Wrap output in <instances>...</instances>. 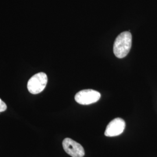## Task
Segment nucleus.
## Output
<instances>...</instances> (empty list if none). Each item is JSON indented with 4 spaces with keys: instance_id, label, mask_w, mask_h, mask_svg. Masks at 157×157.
<instances>
[{
    "instance_id": "20e7f679",
    "label": "nucleus",
    "mask_w": 157,
    "mask_h": 157,
    "mask_svg": "<svg viewBox=\"0 0 157 157\" xmlns=\"http://www.w3.org/2000/svg\"><path fill=\"white\" fill-rule=\"evenodd\" d=\"M65 151L72 157H83L85 155L84 148L78 142L70 138H66L62 141Z\"/></svg>"
},
{
    "instance_id": "39448f33",
    "label": "nucleus",
    "mask_w": 157,
    "mask_h": 157,
    "mask_svg": "<svg viewBox=\"0 0 157 157\" xmlns=\"http://www.w3.org/2000/svg\"><path fill=\"white\" fill-rule=\"evenodd\" d=\"M125 126L126 123L123 119L115 118L107 125L104 135L107 137H115L121 135L124 130Z\"/></svg>"
},
{
    "instance_id": "f03ea898",
    "label": "nucleus",
    "mask_w": 157,
    "mask_h": 157,
    "mask_svg": "<svg viewBox=\"0 0 157 157\" xmlns=\"http://www.w3.org/2000/svg\"><path fill=\"white\" fill-rule=\"evenodd\" d=\"M47 76L44 72H39L34 75L29 79L28 83L29 91L33 94H37L42 92L47 84Z\"/></svg>"
},
{
    "instance_id": "423d86ee",
    "label": "nucleus",
    "mask_w": 157,
    "mask_h": 157,
    "mask_svg": "<svg viewBox=\"0 0 157 157\" xmlns=\"http://www.w3.org/2000/svg\"><path fill=\"white\" fill-rule=\"evenodd\" d=\"M7 108L6 103L0 98V112L5 111Z\"/></svg>"
},
{
    "instance_id": "f257e3e1",
    "label": "nucleus",
    "mask_w": 157,
    "mask_h": 157,
    "mask_svg": "<svg viewBox=\"0 0 157 157\" xmlns=\"http://www.w3.org/2000/svg\"><path fill=\"white\" fill-rule=\"evenodd\" d=\"M132 36L129 32H124L116 38L113 44V53L118 58H123L129 54L132 47Z\"/></svg>"
},
{
    "instance_id": "7ed1b4c3",
    "label": "nucleus",
    "mask_w": 157,
    "mask_h": 157,
    "mask_svg": "<svg viewBox=\"0 0 157 157\" xmlns=\"http://www.w3.org/2000/svg\"><path fill=\"white\" fill-rule=\"evenodd\" d=\"M100 93L95 90L86 89L78 91L75 96V101L81 105H90L100 99Z\"/></svg>"
}]
</instances>
